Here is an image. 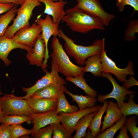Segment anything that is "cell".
Segmentation results:
<instances>
[{
	"mask_svg": "<svg viewBox=\"0 0 138 138\" xmlns=\"http://www.w3.org/2000/svg\"><path fill=\"white\" fill-rule=\"evenodd\" d=\"M62 21L74 32L85 34L95 29L105 30L100 19L88 14L76 6L66 10Z\"/></svg>",
	"mask_w": 138,
	"mask_h": 138,
	"instance_id": "1",
	"label": "cell"
},
{
	"mask_svg": "<svg viewBox=\"0 0 138 138\" xmlns=\"http://www.w3.org/2000/svg\"><path fill=\"white\" fill-rule=\"evenodd\" d=\"M61 37L65 41L64 49L67 55L74 58L76 63L81 65H85L86 60L96 54L100 55L105 49V39L95 40L91 45L83 46L75 43L74 41L59 28Z\"/></svg>",
	"mask_w": 138,
	"mask_h": 138,
	"instance_id": "2",
	"label": "cell"
},
{
	"mask_svg": "<svg viewBox=\"0 0 138 138\" xmlns=\"http://www.w3.org/2000/svg\"><path fill=\"white\" fill-rule=\"evenodd\" d=\"M51 47L52 61L55 65L59 73L66 77L84 76V67L76 65L71 61L57 37H54Z\"/></svg>",
	"mask_w": 138,
	"mask_h": 138,
	"instance_id": "3",
	"label": "cell"
},
{
	"mask_svg": "<svg viewBox=\"0 0 138 138\" xmlns=\"http://www.w3.org/2000/svg\"><path fill=\"white\" fill-rule=\"evenodd\" d=\"M39 0H23L20 8L18 9L16 18L13 19L12 25L7 28L4 35L12 38L19 29L30 26L29 20L32 11L36 7L41 5Z\"/></svg>",
	"mask_w": 138,
	"mask_h": 138,
	"instance_id": "4",
	"label": "cell"
},
{
	"mask_svg": "<svg viewBox=\"0 0 138 138\" xmlns=\"http://www.w3.org/2000/svg\"><path fill=\"white\" fill-rule=\"evenodd\" d=\"M0 104L5 116L16 115L30 116L35 113L28 105L26 99L17 98L13 94H5L0 97Z\"/></svg>",
	"mask_w": 138,
	"mask_h": 138,
	"instance_id": "5",
	"label": "cell"
},
{
	"mask_svg": "<svg viewBox=\"0 0 138 138\" xmlns=\"http://www.w3.org/2000/svg\"><path fill=\"white\" fill-rule=\"evenodd\" d=\"M40 15L38 17L35 22L41 28L42 33L40 35L45 45V57L41 66L42 68L44 71L47 67L48 59L49 57L48 48L49 40L52 36L61 37V35L59 30V23H54L49 15H47L44 19L40 18Z\"/></svg>",
	"mask_w": 138,
	"mask_h": 138,
	"instance_id": "6",
	"label": "cell"
},
{
	"mask_svg": "<svg viewBox=\"0 0 138 138\" xmlns=\"http://www.w3.org/2000/svg\"><path fill=\"white\" fill-rule=\"evenodd\" d=\"M51 70L50 72L45 70V75L39 79L35 84L29 88H22L24 92L26 94L23 97H15L18 99H26L31 97L37 90L41 89L51 84H57L66 85V82L60 76L57 68L53 62H51Z\"/></svg>",
	"mask_w": 138,
	"mask_h": 138,
	"instance_id": "7",
	"label": "cell"
},
{
	"mask_svg": "<svg viewBox=\"0 0 138 138\" xmlns=\"http://www.w3.org/2000/svg\"><path fill=\"white\" fill-rule=\"evenodd\" d=\"M106 52L107 51L104 49L100 55L102 73H112L116 76L120 82L124 83L127 80L128 75L133 76L134 74L133 63L128 61L126 68H120L117 66L115 62L107 56Z\"/></svg>",
	"mask_w": 138,
	"mask_h": 138,
	"instance_id": "8",
	"label": "cell"
},
{
	"mask_svg": "<svg viewBox=\"0 0 138 138\" xmlns=\"http://www.w3.org/2000/svg\"><path fill=\"white\" fill-rule=\"evenodd\" d=\"M75 6L86 13L100 19L105 26H108L110 21L115 17L113 14L105 11L99 0H76Z\"/></svg>",
	"mask_w": 138,
	"mask_h": 138,
	"instance_id": "9",
	"label": "cell"
},
{
	"mask_svg": "<svg viewBox=\"0 0 138 138\" xmlns=\"http://www.w3.org/2000/svg\"><path fill=\"white\" fill-rule=\"evenodd\" d=\"M102 76L107 78L111 82L113 86V89L110 93L105 95H98L97 99L99 102H103L108 98H114L117 101V106L119 107L122 105L124 101L126 99V96L131 93H135L134 91L126 89L122 85L120 86L110 73H102Z\"/></svg>",
	"mask_w": 138,
	"mask_h": 138,
	"instance_id": "10",
	"label": "cell"
},
{
	"mask_svg": "<svg viewBox=\"0 0 138 138\" xmlns=\"http://www.w3.org/2000/svg\"><path fill=\"white\" fill-rule=\"evenodd\" d=\"M101 106L96 105L72 113H66L61 112L59 113L61 117L60 123L72 134L75 131V126L81 118L86 115L98 110Z\"/></svg>",
	"mask_w": 138,
	"mask_h": 138,
	"instance_id": "11",
	"label": "cell"
},
{
	"mask_svg": "<svg viewBox=\"0 0 138 138\" xmlns=\"http://www.w3.org/2000/svg\"><path fill=\"white\" fill-rule=\"evenodd\" d=\"M41 32V27L35 22L31 26L19 30L12 38L19 44L33 48Z\"/></svg>",
	"mask_w": 138,
	"mask_h": 138,
	"instance_id": "12",
	"label": "cell"
},
{
	"mask_svg": "<svg viewBox=\"0 0 138 138\" xmlns=\"http://www.w3.org/2000/svg\"><path fill=\"white\" fill-rule=\"evenodd\" d=\"M18 48L25 49L28 53L33 52V48L19 44L12 38H7L4 35L0 36V59L6 66H8L12 63L7 57L9 53L13 50Z\"/></svg>",
	"mask_w": 138,
	"mask_h": 138,
	"instance_id": "13",
	"label": "cell"
},
{
	"mask_svg": "<svg viewBox=\"0 0 138 138\" xmlns=\"http://www.w3.org/2000/svg\"><path fill=\"white\" fill-rule=\"evenodd\" d=\"M31 123L33 124V133L31 137L40 129L48 125L60 122L61 117L56 112V110L41 113H34L30 116Z\"/></svg>",
	"mask_w": 138,
	"mask_h": 138,
	"instance_id": "14",
	"label": "cell"
},
{
	"mask_svg": "<svg viewBox=\"0 0 138 138\" xmlns=\"http://www.w3.org/2000/svg\"><path fill=\"white\" fill-rule=\"evenodd\" d=\"M45 5L43 13L51 16L54 24L60 23L65 14V5L67 3L66 1L54 2L53 0H39Z\"/></svg>",
	"mask_w": 138,
	"mask_h": 138,
	"instance_id": "15",
	"label": "cell"
},
{
	"mask_svg": "<svg viewBox=\"0 0 138 138\" xmlns=\"http://www.w3.org/2000/svg\"><path fill=\"white\" fill-rule=\"evenodd\" d=\"M26 100L29 106L35 113L56 110L57 99L30 97Z\"/></svg>",
	"mask_w": 138,
	"mask_h": 138,
	"instance_id": "16",
	"label": "cell"
},
{
	"mask_svg": "<svg viewBox=\"0 0 138 138\" xmlns=\"http://www.w3.org/2000/svg\"><path fill=\"white\" fill-rule=\"evenodd\" d=\"M32 53H28L26 57L29 64L41 66L45 55V45L40 34L35 42Z\"/></svg>",
	"mask_w": 138,
	"mask_h": 138,
	"instance_id": "17",
	"label": "cell"
},
{
	"mask_svg": "<svg viewBox=\"0 0 138 138\" xmlns=\"http://www.w3.org/2000/svg\"><path fill=\"white\" fill-rule=\"evenodd\" d=\"M106 111V114L103 117L104 120L100 129L101 132L113 126L123 116L119 109L117 103L111 100L108 102Z\"/></svg>",
	"mask_w": 138,
	"mask_h": 138,
	"instance_id": "18",
	"label": "cell"
},
{
	"mask_svg": "<svg viewBox=\"0 0 138 138\" xmlns=\"http://www.w3.org/2000/svg\"><path fill=\"white\" fill-rule=\"evenodd\" d=\"M67 90L65 85L51 84L37 90L31 97L57 99L61 94Z\"/></svg>",
	"mask_w": 138,
	"mask_h": 138,
	"instance_id": "19",
	"label": "cell"
},
{
	"mask_svg": "<svg viewBox=\"0 0 138 138\" xmlns=\"http://www.w3.org/2000/svg\"><path fill=\"white\" fill-rule=\"evenodd\" d=\"M84 72H90L95 76H102V66L100 55L96 54L90 56L85 61Z\"/></svg>",
	"mask_w": 138,
	"mask_h": 138,
	"instance_id": "20",
	"label": "cell"
},
{
	"mask_svg": "<svg viewBox=\"0 0 138 138\" xmlns=\"http://www.w3.org/2000/svg\"><path fill=\"white\" fill-rule=\"evenodd\" d=\"M108 102L107 100H105L103 102V105L99 108L88 127L94 138H95L100 133L101 119L103 114L106 111Z\"/></svg>",
	"mask_w": 138,
	"mask_h": 138,
	"instance_id": "21",
	"label": "cell"
},
{
	"mask_svg": "<svg viewBox=\"0 0 138 138\" xmlns=\"http://www.w3.org/2000/svg\"><path fill=\"white\" fill-rule=\"evenodd\" d=\"M96 111L93 112L86 115L81 118L75 126L76 133L73 137V138L85 137L87 129L92 119L98 112Z\"/></svg>",
	"mask_w": 138,
	"mask_h": 138,
	"instance_id": "22",
	"label": "cell"
},
{
	"mask_svg": "<svg viewBox=\"0 0 138 138\" xmlns=\"http://www.w3.org/2000/svg\"><path fill=\"white\" fill-rule=\"evenodd\" d=\"M65 93L72 98L73 101L76 102L79 110H82L86 108L94 106L97 101V99L95 97L90 96L75 95L67 90Z\"/></svg>",
	"mask_w": 138,
	"mask_h": 138,
	"instance_id": "23",
	"label": "cell"
},
{
	"mask_svg": "<svg viewBox=\"0 0 138 138\" xmlns=\"http://www.w3.org/2000/svg\"><path fill=\"white\" fill-rule=\"evenodd\" d=\"M134 94L131 93L129 95V99L128 102H123L119 109L123 115L125 116L131 114L138 115V105L134 101Z\"/></svg>",
	"mask_w": 138,
	"mask_h": 138,
	"instance_id": "24",
	"label": "cell"
},
{
	"mask_svg": "<svg viewBox=\"0 0 138 138\" xmlns=\"http://www.w3.org/2000/svg\"><path fill=\"white\" fill-rule=\"evenodd\" d=\"M66 79L82 89L87 95L95 97L97 96V92L88 85L83 76L66 77Z\"/></svg>",
	"mask_w": 138,
	"mask_h": 138,
	"instance_id": "25",
	"label": "cell"
},
{
	"mask_svg": "<svg viewBox=\"0 0 138 138\" xmlns=\"http://www.w3.org/2000/svg\"><path fill=\"white\" fill-rule=\"evenodd\" d=\"M32 118L31 116L16 115L5 116L0 118L1 123L9 124H21L24 122L27 124L31 123Z\"/></svg>",
	"mask_w": 138,
	"mask_h": 138,
	"instance_id": "26",
	"label": "cell"
},
{
	"mask_svg": "<svg viewBox=\"0 0 138 138\" xmlns=\"http://www.w3.org/2000/svg\"><path fill=\"white\" fill-rule=\"evenodd\" d=\"M78 110L76 106L70 105L67 101L64 94L62 93L57 99L56 112L58 114L61 112L66 113L74 112Z\"/></svg>",
	"mask_w": 138,
	"mask_h": 138,
	"instance_id": "27",
	"label": "cell"
},
{
	"mask_svg": "<svg viewBox=\"0 0 138 138\" xmlns=\"http://www.w3.org/2000/svg\"><path fill=\"white\" fill-rule=\"evenodd\" d=\"M18 5H15L7 13L0 17V36L4 35L8 25L17 14Z\"/></svg>",
	"mask_w": 138,
	"mask_h": 138,
	"instance_id": "28",
	"label": "cell"
},
{
	"mask_svg": "<svg viewBox=\"0 0 138 138\" xmlns=\"http://www.w3.org/2000/svg\"><path fill=\"white\" fill-rule=\"evenodd\" d=\"M126 116H123L122 118L117 122L114 125L105 130L96 136V138H113L116 132L124 125Z\"/></svg>",
	"mask_w": 138,
	"mask_h": 138,
	"instance_id": "29",
	"label": "cell"
},
{
	"mask_svg": "<svg viewBox=\"0 0 138 138\" xmlns=\"http://www.w3.org/2000/svg\"><path fill=\"white\" fill-rule=\"evenodd\" d=\"M50 125L53 131V138H72V134L60 122L54 123Z\"/></svg>",
	"mask_w": 138,
	"mask_h": 138,
	"instance_id": "30",
	"label": "cell"
},
{
	"mask_svg": "<svg viewBox=\"0 0 138 138\" xmlns=\"http://www.w3.org/2000/svg\"><path fill=\"white\" fill-rule=\"evenodd\" d=\"M138 32V21L132 19L130 21L125 32L124 38L126 41H130L135 40V33Z\"/></svg>",
	"mask_w": 138,
	"mask_h": 138,
	"instance_id": "31",
	"label": "cell"
},
{
	"mask_svg": "<svg viewBox=\"0 0 138 138\" xmlns=\"http://www.w3.org/2000/svg\"><path fill=\"white\" fill-rule=\"evenodd\" d=\"M137 117L131 116L126 118L124 124L127 130L133 138L138 137V127L136 126L137 124Z\"/></svg>",
	"mask_w": 138,
	"mask_h": 138,
	"instance_id": "32",
	"label": "cell"
},
{
	"mask_svg": "<svg viewBox=\"0 0 138 138\" xmlns=\"http://www.w3.org/2000/svg\"><path fill=\"white\" fill-rule=\"evenodd\" d=\"M10 138H17L29 134H32V129L28 130L25 128L20 124L11 125Z\"/></svg>",
	"mask_w": 138,
	"mask_h": 138,
	"instance_id": "33",
	"label": "cell"
},
{
	"mask_svg": "<svg viewBox=\"0 0 138 138\" xmlns=\"http://www.w3.org/2000/svg\"><path fill=\"white\" fill-rule=\"evenodd\" d=\"M116 6L120 12L123 11L124 7L126 5H130L134 9V12L131 16L136 11H138V0H116Z\"/></svg>",
	"mask_w": 138,
	"mask_h": 138,
	"instance_id": "34",
	"label": "cell"
},
{
	"mask_svg": "<svg viewBox=\"0 0 138 138\" xmlns=\"http://www.w3.org/2000/svg\"><path fill=\"white\" fill-rule=\"evenodd\" d=\"M53 131L50 124L38 130L32 137L35 138H51Z\"/></svg>",
	"mask_w": 138,
	"mask_h": 138,
	"instance_id": "35",
	"label": "cell"
},
{
	"mask_svg": "<svg viewBox=\"0 0 138 138\" xmlns=\"http://www.w3.org/2000/svg\"><path fill=\"white\" fill-rule=\"evenodd\" d=\"M11 125L2 123L0 126V138H10Z\"/></svg>",
	"mask_w": 138,
	"mask_h": 138,
	"instance_id": "36",
	"label": "cell"
},
{
	"mask_svg": "<svg viewBox=\"0 0 138 138\" xmlns=\"http://www.w3.org/2000/svg\"><path fill=\"white\" fill-rule=\"evenodd\" d=\"M122 85L127 90L132 86L138 85V82L132 76H129L128 79Z\"/></svg>",
	"mask_w": 138,
	"mask_h": 138,
	"instance_id": "37",
	"label": "cell"
},
{
	"mask_svg": "<svg viewBox=\"0 0 138 138\" xmlns=\"http://www.w3.org/2000/svg\"><path fill=\"white\" fill-rule=\"evenodd\" d=\"M15 4L4 3L0 2V14L8 12Z\"/></svg>",
	"mask_w": 138,
	"mask_h": 138,
	"instance_id": "38",
	"label": "cell"
},
{
	"mask_svg": "<svg viewBox=\"0 0 138 138\" xmlns=\"http://www.w3.org/2000/svg\"><path fill=\"white\" fill-rule=\"evenodd\" d=\"M128 130L124 125L120 129V130L118 135L116 136L117 138H129V136L127 134Z\"/></svg>",
	"mask_w": 138,
	"mask_h": 138,
	"instance_id": "39",
	"label": "cell"
},
{
	"mask_svg": "<svg viewBox=\"0 0 138 138\" xmlns=\"http://www.w3.org/2000/svg\"><path fill=\"white\" fill-rule=\"evenodd\" d=\"M23 0H0V2L4 3H13L20 5Z\"/></svg>",
	"mask_w": 138,
	"mask_h": 138,
	"instance_id": "40",
	"label": "cell"
},
{
	"mask_svg": "<svg viewBox=\"0 0 138 138\" xmlns=\"http://www.w3.org/2000/svg\"><path fill=\"white\" fill-rule=\"evenodd\" d=\"M85 137L94 138L91 134L90 130L89 129H88L87 133H86Z\"/></svg>",
	"mask_w": 138,
	"mask_h": 138,
	"instance_id": "41",
	"label": "cell"
},
{
	"mask_svg": "<svg viewBox=\"0 0 138 138\" xmlns=\"http://www.w3.org/2000/svg\"><path fill=\"white\" fill-rule=\"evenodd\" d=\"M5 116L3 112L2 111L1 106L0 104V118Z\"/></svg>",
	"mask_w": 138,
	"mask_h": 138,
	"instance_id": "42",
	"label": "cell"
},
{
	"mask_svg": "<svg viewBox=\"0 0 138 138\" xmlns=\"http://www.w3.org/2000/svg\"><path fill=\"white\" fill-rule=\"evenodd\" d=\"M53 0L54 2H57L58 1H66V0Z\"/></svg>",
	"mask_w": 138,
	"mask_h": 138,
	"instance_id": "43",
	"label": "cell"
},
{
	"mask_svg": "<svg viewBox=\"0 0 138 138\" xmlns=\"http://www.w3.org/2000/svg\"><path fill=\"white\" fill-rule=\"evenodd\" d=\"M0 87H1V85H0V95H2V93L1 92V89H0Z\"/></svg>",
	"mask_w": 138,
	"mask_h": 138,
	"instance_id": "44",
	"label": "cell"
},
{
	"mask_svg": "<svg viewBox=\"0 0 138 138\" xmlns=\"http://www.w3.org/2000/svg\"></svg>",
	"mask_w": 138,
	"mask_h": 138,
	"instance_id": "45",
	"label": "cell"
}]
</instances>
